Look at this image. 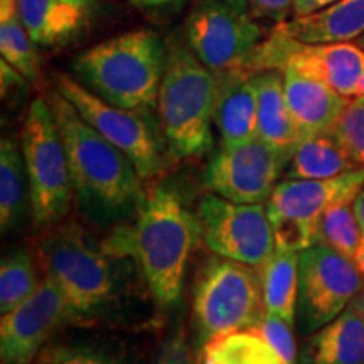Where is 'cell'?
Returning a JSON list of instances; mask_svg holds the SVG:
<instances>
[{
  "label": "cell",
  "instance_id": "cell-1",
  "mask_svg": "<svg viewBox=\"0 0 364 364\" xmlns=\"http://www.w3.org/2000/svg\"><path fill=\"white\" fill-rule=\"evenodd\" d=\"M201 238L198 216L171 186L144 196L130 223H122L102 241L117 258L130 260L142 273L154 299L164 307L179 302L191 253Z\"/></svg>",
  "mask_w": 364,
  "mask_h": 364
},
{
  "label": "cell",
  "instance_id": "cell-2",
  "mask_svg": "<svg viewBox=\"0 0 364 364\" xmlns=\"http://www.w3.org/2000/svg\"><path fill=\"white\" fill-rule=\"evenodd\" d=\"M48 102L65 144L73 193L83 215L98 226L132 220L145 196L134 164L61 93L54 90Z\"/></svg>",
  "mask_w": 364,
  "mask_h": 364
},
{
  "label": "cell",
  "instance_id": "cell-3",
  "mask_svg": "<svg viewBox=\"0 0 364 364\" xmlns=\"http://www.w3.org/2000/svg\"><path fill=\"white\" fill-rule=\"evenodd\" d=\"M36 255L66 300L70 322L88 324L112 316L125 294L122 262L76 223L51 226L36 243Z\"/></svg>",
  "mask_w": 364,
  "mask_h": 364
},
{
  "label": "cell",
  "instance_id": "cell-4",
  "mask_svg": "<svg viewBox=\"0 0 364 364\" xmlns=\"http://www.w3.org/2000/svg\"><path fill=\"white\" fill-rule=\"evenodd\" d=\"M167 48L154 31H132L86 49L73 61L80 83L127 110L157 108Z\"/></svg>",
  "mask_w": 364,
  "mask_h": 364
},
{
  "label": "cell",
  "instance_id": "cell-5",
  "mask_svg": "<svg viewBox=\"0 0 364 364\" xmlns=\"http://www.w3.org/2000/svg\"><path fill=\"white\" fill-rule=\"evenodd\" d=\"M218 76L188 44L172 41L159 90L157 115L164 139L176 159L203 156L213 145Z\"/></svg>",
  "mask_w": 364,
  "mask_h": 364
},
{
  "label": "cell",
  "instance_id": "cell-6",
  "mask_svg": "<svg viewBox=\"0 0 364 364\" xmlns=\"http://www.w3.org/2000/svg\"><path fill=\"white\" fill-rule=\"evenodd\" d=\"M262 270L211 258L199 270L193 290L194 349L236 331L253 329L265 316Z\"/></svg>",
  "mask_w": 364,
  "mask_h": 364
},
{
  "label": "cell",
  "instance_id": "cell-7",
  "mask_svg": "<svg viewBox=\"0 0 364 364\" xmlns=\"http://www.w3.org/2000/svg\"><path fill=\"white\" fill-rule=\"evenodd\" d=\"M22 154L31 188V216L34 226L51 228L70 215L73 184L66 150L51 105L36 98L22 127Z\"/></svg>",
  "mask_w": 364,
  "mask_h": 364
},
{
  "label": "cell",
  "instance_id": "cell-8",
  "mask_svg": "<svg viewBox=\"0 0 364 364\" xmlns=\"http://www.w3.org/2000/svg\"><path fill=\"white\" fill-rule=\"evenodd\" d=\"M54 88L95 130L130 159L142 179H152L164 171V145L149 112L127 110L105 102L65 73L54 76Z\"/></svg>",
  "mask_w": 364,
  "mask_h": 364
},
{
  "label": "cell",
  "instance_id": "cell-9",
  "mask_svg": "<svg viewBox=\"0 0 364 364\" xmlns=\"http://www.w3.org/2000/svg\"><path fill=\"white\" fill-rule=\"evenodd\" d=\"M245 70H294L349 100L364 95V49L356 43L306 44L275 31L255 49Z\"/></svg>",
  "mask_w": 364,
  "mask_h": 364
},
{
  "label": "cell",
  "instance_id": "cell-10",
  "mask_svg": "<svg viewBox=\"0 0 364 364\" xmlns=\"http://www.w3.org/2000/svg\"><path fill=\"white\" fill-rule=\"evenodd\" d=\"M252 12L248 0H201L186 21V43L211 71L245 68L262 44Z\"/></svg>",
  "mask_w": 364,
  "mask_h": 364
},
{
  "label": "cell",
  "instance_id": "cell-11",
  "mask_svg": "<svg viewBox=\"0 0 364 364\" xmlns=\"http://www.w3.org/2000/svg\"><path fill=\"white\" fill-rule=\"evenodd\" d=\"M353 260L316 243L299 253L297 318L300 332L311 336L334 321L363 289Z\"/></svg>",
  "mask_w": 364,
  "mask_h": 364
},
{
  "label": "cell",
  "instance_id": "cell-12",
  "mask_svg": "<svg viewBox=\"0 0 364 364\" xmlns=\"http://www.w3.org/2000/svg\"><path fill=\"white\" fill-rule=\"evenodd\" d=\"M201 240L216 257L263 270L275 250L268 209L238 204L218 194L204 196L198 208Z\"/></svg>",
  "mask_w": 364,
  "mask_h": 364
},
{
  "label": "cell",
  "instance_id": "cell-13",
  "mask_svg": "<svg viewBox=\"0 0 364 364\" xmlns=\"http://www.w3.org/2000/svg\"><path fill=\"white\" fill-rule=\"evenodd\" d=\"M289 159L282 156L260 136L240 145L225 147L209 162L206 186L213 194L238 204L268 201L277 188Z\"/></svg>",
  "mask_w": 364,
  "mask_h": 364
},
{
  "label": "cell",
  "instance_id": "cell-14",
  "mask_svg": "<svg viewBox=\"0 0 364 364\" xmlns=\"http://www.w3.org/2000/svg\"><path fill=\"white\" fill-rule=\"evenodd\" d=\"M66 300L58 285L44 275L24 302L0 321V356L4 364H34L48 341L68 324Z\"/></svg>",
  "mask_w": 364,
  "mask_h": 364
},
{
  "label": "cell",
  "instance_id": "cell-15",
  "mask_svg": "<svg viewBox=\"0 0 364 364\" xmlns=\"http://www.w3.org/2000/svg\"><path fill=\"white\" fill-rule=\"evenodd\" d=\"M364 186V167L346 172L332 179H287L277 184L270 199L268 213L306 221L317 230L322 213L343 199L356 198Z\"/></svg>",
  "mask_w": 364,
  "mask_h": 364
},
{
  "label": "cell",
  "instance_id": "cell-16",
  "mask_svg": "<svg viewBox=\"0 0 364 364\" xmlns=\"http://www.w3.org/2000/svg\"><path fill=\"white\" fill-rule=\"evenodd\" d=\"M98 11L97 0H19L22 24L43 48H61L78 39Z\"/></svg>",
  "mask_w": 364,
  "mask_h": 364
},
{
  "label": "cell",
  "instance_id": "cell-17",
  "mask_svg": "<svg viewBox=\"0 0 364 364\" xmlns=\"http://www.w3.org/2000/svg\"><path fill=\"white\" fill-rule=\"evenodd\" d=\"M216 76L218 93L213 120L220 132L223 145L231 147L258 136V103L253 71L238 68L216 73Z\"/></svg>",
  "mask_w": 364,
  "mask_h": 364
},
{
  "label": "cell",
  "instance_id": "cell-18",
  "mask_svg": "<svg viewBox=\"0 0 364 364\" xmlns=\"http://www.w3.org/2000/svg\"><path fill=\"white\" fill-rule=\"evenodd\" d=\"M282 73L287 103L302 139L332 134L351 100L339 95L331 86L294 70Z\"/></svg>",
  "mask_w": 364,
  "mask_h": 364
},
{
  "label": "cell",
  "instance_id": "cell-19",
  "mask_svg": "<svg viewBox=\"0 0 364 364\" xmlns=\"http://www.w3.org/2000/svg\"><path fill=\"white\" fill-rule=\"evenodd\" d=\"M275 31L306 44L349 43L364 34V0H338L317 12L294 16Z\"/></svg>",
  "mask_w": 364,
  "mask_h": 364
},
{
  "label": "cell",
  "instance_id": "cell-20",
  "mask_svg": "<svg viewBox=\"0 0 364 364\" xmlns=\"http://www.w3.org/2000/svg\"><path fill=\"white\" fill-rule=\"evenodd\" d=\"M253 83L258 103V136L290 162L302 135L287 103L284 73L277 70L253 71Z\"/></svg>",
  "mask_w": 364,
  "mask_h": 364
},
{
  "label": "cell",
  "instance_id": "cell-21",
  "mask_svg": "<svg viewBox=\"0 0 364 364\" xmlns=\"http://www.w3.org/2000/svg\"><path fill=\"white\" fill-rule=\"evenodd\" d=\"M300 364H364V314L356 304L311 334Z\"/></svg>",
  "mask_w": 364,
  "mask_h": 364
},
{
  "label": "cell",
  "instance_id": "cell-22",
  "mask_svg": "<svg viewBox=\"0 0 364 364\" xmlns=\"http://www.w3.org/2000/svg\"><path fill=\"white\" fill-rule=\"evenodd\" d=\"M358 166L334 134L312 135L300 140L285 179H332L358 169Z\"/></svg>",
  "mask_w": 364,
  "mask_h": 364
},
{
  "label": "cell",
  "instance_id": "cell-23",
  "mask_svg": "<svg viewBox=\"0 0 364 364\" xmlns=\"http://www.w3.org/2000/svg\"><path fill=\"white\" fill-rule=\"evenodd\" d=\"M31 209V188L22 147L11 136L0 142V228L16 230Z\"/></svg>",
  "mask_w": 364,
  "mask_h": 364
},
{
  "label": "cell",
  "instance_id": "cell-24",
  "mask_svg": "<svg viewBox=\"0 0 364 364\" xmlns=\"http://www.w3.org/2000/svg\"><path fill=\"white\" fill-rule=\"evenodd\" d=\"M262 277L265 311L294 326L299 300V253L275 252Z\"/></svg>",
  "mask_w": 364,
  "mask_h": 364
},
{
  "label": "cell",
  "instance_id": "cell-25",
  "mask_svg": "<svg viewBox=\"0 0 364 364\" xmlns=\"http://www.w3.org/2000/svg\"><path fill=\"white\" fill-rule=\"evenodd\" d=\"M199 364H292L255 329L213 339L199 351Z\"/></svg>",
  "mask_w": 364,
  "mask_h": 364
},
{
  "label": "cell",
  "instance_id": "cell-26",
  "mask_svg": "<svg viewBox=\"0 0 364 364\" xmlns=\"http://www.w3.org/2000/svg\"><path fill=\"white\" fill-rule=\"evenodd\" d=\"M354 199L349 198L327 208L317 221L316 241L353 260L363 230L359 226Z\"/></svg>",
  "mask_w": 364,
  "mask_h": 364
},
{
  "label": "cell",
  "instance_id": "cell-27",
  "mask_svg": "<svg viewBox=\"0 0 364 364\" xmlns=\"http://www.w3.org/2000/svg\"><path fill=\"white\" fill-rule=\"evenodd\" d=\"M41 280L36 273L29 250H14L0 263V312L7 314L38 289Z\"/></svg>",
  "mask_w": 364,
  "mask_h": 364
},
{
  "label": "cell",
  "instance_id": "cell-28",
  "mask_svg": "<svg viewBox=\"0 0 364 364\" xmlns=\"http://www.w3.org/2000/svg\"><path fill=\"white\" fill-rule=\"evenodd\" d=\"M0 54L27 81L39 80L41 58L21 17L0 22Z\"/></svg>",
  "mask_w": 364,
  "mask_h": 364
},
{
  "label": "cell",
  "instance_id": "cell-29",
  "mask_svg": "<svg viewBox=\"0 0 364 364\" xmlns=\"http://www.w3.org/2000/svg\"><path fill=\"white\" fill-rule=\"evenodd\" d=\"M34 364H129V361L102 344L54 343L46 346Z\"/></svg>",
  "mask_w": 364,
  "mask_h": 364
},
{
  "label": "cell",
  "instance_id": "cell-30",
  "mask_svg": "<svg viewBox=\"0 0 364 364\" xmlns=\"http://www.w3.org/2000/svg\"><path fill=\"white\" fill-rule=\"evenodd\" d=\"M268 218H270L272 223L273 241H275L277 252L300 253L317 243V230L309 223L279 215V213H268Z\"/></svg>",
  "mask_w": 364,
  "mask_h": 364
},
{
  "label": "cell",
  "instance_id": "cell-31",
  "mask_svg": "<svg viewBox=\"0 0 364 364\" xmlns=\"http://www.w3.org/2000/svg\"><path fill=\"white\" fill-rule=\"evenodd\" d=\"M332 134L354 161L364 167V95L349 102Z\"/></svg>",
  "mask_w": 364,
  "mask_h": 364
},
{
  "label": "cell",
  "instance_id": "cell-32",
  "mask_svg": "<svg viewBox=\"0 0 364 364\" xmlns=\"http://www.w3.org/2000/svg\"><path fill=\"white\" fill-rule=\"evenodd\" d=\"M292 327L294 326H290L284 318L265 312V316L253 329L262 334L285 361L297 364V344H295Z\"/></svg>",
  "mask_w": 364,
  "mask_h": 364
},
{
  "label": "cell",
  "instance_id": "cell-33",
  "mask_svg": "<svg viewBox=\"0 0 364 364\" xmlns=\"http://www.w3.org/2000/svg\"><path fill=\"white\" fill-rule=\"evenodd\" d=\"M156 364H196L193 348H191L184 334H176L159 351Z\"/></svg>",
  "mask_w": 364,
  "mask_h": 364
},
{
  "label": "cell",
  "instance_id": "cell-34",
  "mask_svg": "<svg viewBox=\"0 0 364 364\" xmlns=\"http://www.w3.org/2000/svg\"><path fill=\"white\" fill-rule=\"evenodd\" d=\"M253 12L265 19L282 24L287 21L290 11H294V0H248Z\"/></svg>",
  "mask_w": 364,
  "mask_h": 364
},
{
  "label": "cell",
  "instance_id": "cell-35",
  "mask_svg": "<svg viewBox=\"0 0 364 364\" xmlns=\"http://www.w3.org/2000/svg\"><path fill=\"white\" fill-rule=\"evenodd\" d=\"M0 75H2V98L7 100L14 97V95H19L22 90L26 88V78L21 75L19 71L14 70V68L2 59L0 61Z\"/></svg>",
  "mask_w": 364,
  "mask_h": 364
},
{
  "label": "cell",
  "instance_id": "cell-36",
  "mask_svg": "<svg viewBox=\"0 0 364 364\" xmlns=\"http://www.w3.org/2000/svg\"><path fill=\"white\" fill-rule=\"evenodd\" d=\"M338 0H294V16H306L321 11Z\"/></svg>",
  "mask_w": 364,
  "mask_h": 364
},
{
  "label": "cell",
  "instance_id": "cell-37",
  "mask_svg": "<svg viewBox=\"0 0 364 364\" xmlns=\"http://www.w3.org/2000/svg\"><path fill=\"white\" fill-rule=\"evenodd\" d=\"M19 17V0H0V22Z\"/></svg>",
  "mask_w": 364,
  "mask_h": 364
},
{
  "label": "cell",
  "instance_id": "cell-38",
  "mask_svg": "<svg viewBox=\"0 0 364 364\" xmlns=\"http://www.w3.org/2000/svg\"><path fill=\"white\" fill-rule=\"evenodd\" d=\"M354 211H356V218L359 226H361L363 233H364V186L359 191L356 199H354Z\"/></svg>",
  "mask_w": 364,
  "mask_h": 364
},
{
  "label": "cell",
  "instance_id": "cell-39",
  "mask_svg": "<svg viewBox=\"0 0 364 364\" xmlns=\"http://www.w3.org/2000/svg\"><path fill=\"white\" fill-rule=\"evenodd\" d=\"M353 263H354V267L358 268V272L364 277V233L361 235V240H359L356 252H354Z\"/></svg>",
  "mask_w": 364,
  "mask_h": 364
},
{
  "label": "cell",
  "instance_id": "cell-40",
  "mask_svg": "<svg viewBox=\"0 0 364 364\" xmlns=\"http://www.w3.org/2000/svg\"><path fill=\"white\" fill-rule=\"evenodd\" d=\"M186 0H154V9L161 11V9H179L184 6Z\"/></svg>",
  "mask_w": 364,
  "mask_h": 364
},
{
  "label": "cell",
  "instance_id": "cell-41",
  "mask_svg": "<svg viewBox=\"0 0 364 364\" xmlns=\"http://www.w3.org/2000/svg\"><path fill=\"white\" fill-rule=\"evenodd\" d=\"M132 6L139 7V9H154V0H129Z\"/></svg>",
  "mask_w": 364,
  "mask_h": 364
},
{
  "label": "cell",
  "instance_id": "cell-42",
  "mask_svg": "<svg viewBox=\"0 0 364 364\" xmlns=\"http://www.w3.org/2000/svg\"><path fill=\"white\" fill-rule=\"evenodd\" d=\"M354 304H356L359 311H361L364 314V289H361V292H359V297H356L353 300Z\"/></svg>",
  "mask_w": 364,
  "mask_h": 364
},
{
  "label": "cell",
  "instance_id": "cell-43",
  "mask_svg": "<svg viewBox=\"0 0 364 364\" xmlns=\"http://www.w3.org/2000/svg\"><path fill=\"white\" fill-rule=\"evenodd\" d=\"M356 44H358L361 49H364V34L359 36V38L356 39Z\"/></svg>",
  "mask_w": 364,
  "mask_h": 364
}]
</instances>
